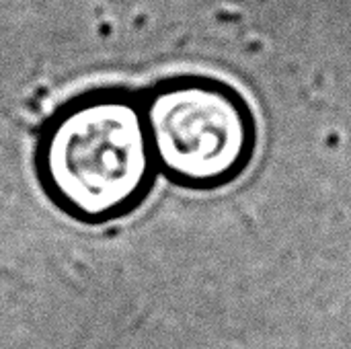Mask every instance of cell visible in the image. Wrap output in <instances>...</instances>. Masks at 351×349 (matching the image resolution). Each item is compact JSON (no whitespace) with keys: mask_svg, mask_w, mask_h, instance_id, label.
Segmentation results:
<instances>
[{"mask_svg":"<svg viewBox=\"0 0 351 349\" xmlns=\"http://www.w3.org/2000/svg\"><path fill=\"white\" fill-rule=\"evenodd\" d=\"M142 101L156 171L173 185L218 191L253 165L257 117L234 84L210 74H175Z\"/></svg>","mask_w":351,"mask_h":349,"instance_id":"1","label":"cell"},{"mask_svg":"<svg viewBox=\"0 0 351 349\" xmlns=\"http://www.w3.org/2000/svg\"><path fill=\"white\" fill-rule=\"evenodd\" d=\"M47 171L58 195L88 218L136 210L156 175L144 101L113 91L74 107L49 138Z\"/></svg>","mask_w":351,"mask_h":349,"instance_id":"2","label":"cell"}]
</instances>
